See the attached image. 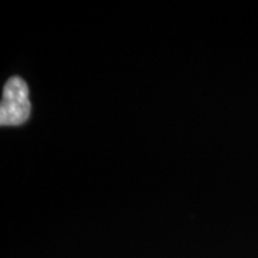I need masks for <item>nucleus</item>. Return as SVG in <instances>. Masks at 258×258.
Masks as SVG:
<instances>
[{
    "label": "nucleus",
    "instance_id": "1",
    "mask_svg": "<svg viewBox=\"0 0 258 258\" xmlns=\"http://www.w3.org/2000/svg\"><path fill=\"white\" fill-rule=\"evenodd\" d=\"M31 112L27 83L19 77H12L6 82L0 104L2 125H19L28 120Z\"/></svg>",
    "mask_w": 258,
    "mask_h": 258
}]
</instances>
